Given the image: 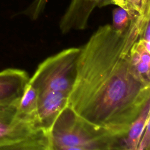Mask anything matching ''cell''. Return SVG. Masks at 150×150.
Listing matches in <instances>:
<instances>
[{
	"mask_svg": "<svg viewBox=\"0 0 150 150\" xmlns=\"http://www.w3.org/2000/svg\"><path fill=\"white\" fill-rule=\"evenodd\" d=\"M144 21L142 15L133 18L122 34L110 24L99 26L80 47L69 94L67 106L76 115L121 138L150 102V83L136 73L129 60Z\"/></svg>",
	"mask_w": 150,
	"mask_h": 150,
	"instance_id": "cell-1",
	"label": "cell"
},
{
	"mask_svg": "<svg viewBox=\"0 0 150 150\" xmlns=\"http://www.w3.org/2000/svg\"><path fill=\"white\" fill-rule=\"evenodd\" d=\"M49 135L52 150L123 149L124 138L95 127L68 106L56 119Z\"/></svg>",
	"mask_w": 150,
	"mask_h": 150,
	"instance_id": "cell-2",
	"label": "cell"
},
{
	"mask_svg": "<svg viewBox=\"0 0 150 150\" xmlns=\"http://www.w3.org/2000/svg\"><path fill=\"white\" fill-rule=\"evenodd\" d=\"M16 107L0 106V149L52 150L49 133L18 117Z\"/></svg>",
	"mask_w": 150,
	"mask_h": 150,
	"instance_id": "cell-3",
	"label": "cell"
},
{
	"mask_svg": "<svg viewBox=\"0 0 150 150\" xmlns=\"http://www.w3.org/2000/svg\"><path fill=\"white\" fill-rule=\"evenodd\" d=\"M80 47H70L48 57L38 66L30 83L38 93L47 90L69 94L76 77Z\"/></svg>",
	"mask_w": 150,
	"mask_h": 150,
	"instance_id": "cell-4",
	"label": "cell"
},
{
	"mask_svg": "<svg viewBox=\"0 0 150 150\" xmlns=\"http://www.w3.org/2000/svg\"><path fill=\"white\" fill-rule=\"evenodd\" d=\"M49 0H33L21 13L30 19H37L44 12ZM102 0H70L59 21L63 34L72 30H83L88 26L89 18Z\"/></svg>",
	"mask_w": 150,
	"mask_h": 150,
	"instance_id": "cell-5",
	"label": "cell"
},
{
	"mask_svg": "<svg viewBox=\"0 0 150 150\" xmlns=\"http://www.w3.org/2000/svg\"><path fill=\"white\" fill-rule=\"evenodd\" d=\"M69 94L47 90L38 93V118L40 127L50 132L56 119L67 106Z\"/></svg>",
	"mask_w": 150,
	"mask_h": 150,
	"instance_id": "cell-6",
	"label": "cell"
},
{
	"mask_svg": "<svg viewBox=\"0 0 150 150\" xmlns=\"http://www.w3.org/2000/svg\"><path fill=\"white\" fill-rule=\"evenodd\" d=\"M28 73L8 68L0 71V106L18 105L29 80Z\"/></svg>",
	"mask_w": 150,
	"mask_h": 150,
	"instance_id": "cell-7",
	"label": "cell"
},
{
	"mask_svg": "<svg viewBox=\"0 0 150 150\" xmlns=\"http://www.w3.org/2000/svg\"><path fill=\"white\" fill-rule=\"evenodd\" d=\"M150 42L142 38L134 42L129 50L131 66L144 81L150 83Z\"/></svg>",
	"mask_w": 150,
	"mask_h": 150,
	"instance_id": "cell-8",
	"label": "cell"
},
{
	"mask_svg": "<svg viewBox=\"0 0 150 150\" xmlns=\"http://www.w3.org/2000/svg\"><path fill=\"white\" fill-rule=\"evenodd\" d=\"M38 98V92L28 81L16 107V114L18 117L40 127L37 112Z\"/></svg>",
	"mask_w": 150,
	"mask_h": 150,
	"instance_id": "cell-9",
	"label": "cell"
},
{
	"mask_svg": "<svg viewBox=\"0 0 150 150\" xmlns=\"http://www.w3.org/2000/svg\"><path fill=\"white\" fill-rule=\"evenodd\" d=\"M149 104L147 103L138 117L131 124L127 134L122 139V148L127 150H137L140 139L148 122H149Z\"/></svg>",
	"mask_w": 150,
	"mask_h": 150,
	"instance_id": "cell-10",
	"label": "cell"
},
{
	"mask_svg": "<svg viewBox=\"0 0 150 150\" xmlns=\"http://www.w3.org/2000/svg\"><path fill=\"white\" fill-rule=\"evenodd\" d=\"M132 17L125 9L118 6L112 10L113 29L117 32L122 34L128 29Z\"/></svg>",
	"mask_w": 150,
	"mask_h": 150,
	"instance_id": "cell-11",
	"label": "cell"
},
{
	"mask_svg": "<svg viewBox=\"0 0 150 150\" xmlns=\"http://www.w3.org/2000/svg\"><path fill=\"white\" fill-rule=\"evenodd\" d=\"M149 137V122H148L140 139L137 150H149L150 145Z\"/></svg>",
	"mask_w": 150,
	"mask_h": 150,
	"instance_id": "cell-12",
	"label": "cell"
},
{
	"mask_svg": "<svg viewBox=\"0 0 150 150\" xmlns=\"http://www.w3.org/2000/svg\"><path fill=\"white\" fill-rule=\"evenodd\" d=\"M117 1L118 0H102L98 5V8L104 7V6L110 5H115Z\"/></svg>",
	"mask_w": 150,
	"mask_h": 150,
	"instance_id": "cell-13",
	"label": "cell"
}]
</instances>
